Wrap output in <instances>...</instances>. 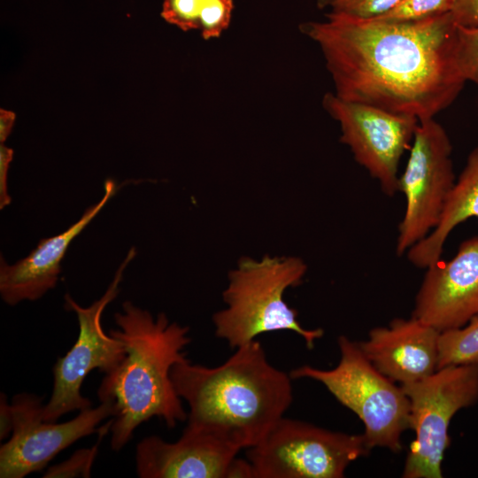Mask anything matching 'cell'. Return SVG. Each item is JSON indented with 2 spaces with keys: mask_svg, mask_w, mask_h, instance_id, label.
<instances>
[{
  "mask_svg": "<svg viewBox=\"0 0 478 478\" xmlns=\"http://www.w3.org/2000/svg\"><path fill=\"white\" fill-rule=\"evenodd\" d=\"M239 449L204 431L185 428L174 443L150 436L136 445L141 478H230Z\"/></svg>",
  "mask_w": 478,
  "mask_h": 478,
  "instance_id": "obj_13",
  "label": "cell"
},
{
  "mask_svg": "<svg viewBox=\"0 0 478 478\" xmlns=\"http://www.w3.org/2000/svg\"><path fill=\"white\" fill-rule=\"evenodd\" d=\"M456 62L466 81L478 86V26L456 28Z\"/></svg>",
  "mask_w": 478,
  "mask_h": 478,
  "instance_id": "obj_20",
  "label": "cell"
},
{
  "mask_svg": "<svg viewBox=\"0 0 478 478\" xmlns=\"http://www.w3.org/2000/svg\"><path fill=\"white\" fill-rule=\"evenodd\" d=\"M11 438L0 447V477L23 478L42 470L61 451L79 439L99 432L98 425L115 414L112 401L80 411L66 422L42 420V397L21 393L11 403Z\"/></svg>",
  "mask_w": 478,
  "mask_h": 478,
  "instance_id": "obj_11",
  "label": "cell"
},
{
  "mask_svg": "<svg viewBox=\"0 0 478 478\" xmlns=\"http://www.w3.org/2000/svg\"><path fill=\"white\" fill-rule=\"evenodd\" d=\"M16 115L13 112L5 109L0 110V143L6 141L12 129Z\"/></svg>",
  "mask_w": 478,
  "mask_h": 478,
  "instance_id": "obj_27",
  "label": "cell"
},
{
  "mask_svg": "<svg viewBox=\"0 0 478 478\" xmlns=\"http://www.w3.org/2000/svg\"><path fill=\"white\" fill-rule=\"evenodd\" d=\"M401 0H316L319 9L328 10V13L370 19L379 18Z\"/></svg>",
  "mask_w": 478,
  "mask_h": 478,
  "instance_id": "obj_18",
  "label": "cell"
},
{
  "mask_svg": "<svg viewBox=\"0 0 478 478\" xmlns=\"http://www.w3.org/2000/svg\"><path fill=\"white\" fill-rule=\"evenodd\" d=\"M104 189L101 200L88 207L78 221L59 235L42 239L26 258L9 265L1 256L0 294L7 305L37 300L55 288L69 244L113 197L116 184L108 180Z\"/></svg>",
  "mask_w": 478,
  "mask_h": 478,
  "instance_id": "obj_15",
  "label": "cell"
},
{
  "mask_svg": "<svg viewBox=\"0 0 478 478\" xmlns=\"http://www.w3.org/2000/svg\"><path fill=\"white\" fill-rule=\"evenodd\" d=\"M451 365L478 366V316L460 328L441 332L437 369Z\"/></svg>",
  "mask_w": 478,
  "mask_h": 478,
  "instance_id": "obj_17",
  "label": "cell"
},
{
  "mask_svg": "<svg viewBox=\"0 0 478 478\" xmlns=\"http://www.w3.org/2000/svg\"><path fill=\"white\" fill-rule=\"evenodd\" d=\"M412 316L440 332L478 316V236L464 240L450 260L426 268Z\"/></svg>",
  "mask_w": 478,
  "mask_h": 478,
  "instance_id": "obj_12",
  "label": "cell"
},
{
  "mask_svg": "<svg viewBox=\"0 0 478 478\" xmlns=\"http://www.w3.org/2000/svg\"><path fill=\"white\" fill-rule=\"evenodd\" d=\"M307 266L297 257L242 258L228 274L223 291L227 307L214 313L215 335L231 348L241 347L261 334L291 330L308 349L321 338V328H304L297 312L285 302V291L302 282Z\"/></svg>",
  "mask_w": 478,
  "mask_h": 478,
  "instance_id": "obj_4",
  "label": "cell"
},
{
  "mask_svg": "<svg viewBox=\"0 0 478 478\" xmlns=\"http://www.w3.org/2000/svg\"><path fill=\"white\" fill-rule=\"evenodd\" d=\"M135 256V249L131 248L104 294L89 307L79 305L69 294L65 296L66 309L77 315L79 335L72 348L53 366V389L42 407L43 420L55 422L68 412L91 407V401L81 393L85 377L96 368L107 374L125 358L124 344L104 332L101 320L107 305L118 296L124 270Z\"/></svg>",
  "mask_w": 478,
  "mask_h": 478,
  "instance_id": "obj_8",
  "label": "cell"
},
{
  "mask_svg": "<svg viewBox=\"0 0 478 478\" xmlns=\"http://www.w3.org/2000/svg\"><path fill=\"white\" fill-rule=\"evenodd\" d=\"M340 360L329 370L311 366L294 368L292 379L308 378L322 383L343 405L363 422L367 447L402 450V434L410 428V404L400 386L368 360L358 342L340 335Z\"/></svg>",
  "mask_w": 478,
  "mask_h": 478,
  "instance_id": "obj_5",
  "label": "cell"
},
{
  "mask_svg": "<svg viewBox=\"0 0 478 478\" xmlns=\"http://www.w3.org/2000/svg\"><path fill=\"white\" fill-rule=\"evenodd\" d=\"M171 379L189 405L186 428L211 434L240 451L258 445L293 397L292 378L269 363L256 340L236 348L215 367L189 359L179 362Z\"/></svg>",
  "mask_w": 478,
  "mask_h": 478,
  "instance_id": "obj_2",
  "label": "cell"
},
{
  "mask_svg": "<svg viewBox=\"0 0 478 478\" xmlns=\"http://www.w3.org/2000/svg\"><path fill=\"white\" fill-rule=\"evenodd\" d=\"M322 105L339 123L340 141L378 181L382 192L389 197L398 192L399 163L405 151L411 148L419 120L348 101L335 93H326Z\"/></svg>",
  "mask_w": 478,
  "mask_h": 478,
  "instance_id": "obj_10",
  "label": "cell"
},
{
  "mask_svg": "<svg viewBox=\"0 0 478 478\" xmlns=\"http://www.w3.org/2000/svg\"><path fill=\"white\" fill-rule=\"evenodd\" d=\"M12 430V411L4 394L0 397V438L4 440Z\"/></svg>",
  "mask_w": 478,
  "mask_h": 478,
  "instance_id": "obj_26",
  "label": "cell"
},
{
  "mask_svg": "<svg viewBox=\"0 0 478 478\" xmlns=\"http://www.w3.org/2000/svg\"><path fill=\"white\" fill-rule=\"evenodd\" d=\"M104 437V436H103ZM101 437L100 440L103 438ZM99 440V441H100ZM99 441L90 448L76 451L66 460L50 466L44 478L90 477L91 469L98 452Z\"/></svg>",
  "mask_w": 478,
  "mask_h": 478,
  "instance_id": "obj_23",
  "label": "cell"
},
{
  "mask_svg": "<svg viewBox=\"0 0 478 478\" xmlns=\"http://www.w3.org/2000/svg\"><path fill=\"white\" fill-rule=\"evenodd\" d=\"M451 152L448 134L435 118L419 121L398 180L405 211L398 226L397 255L407 252L437 226L456 181Z\"/></svg>",
  "mask_w": 478,
  "mask_h": 478,
  "instance_id": "obj_9",
  "label": "cell"
},
{
  "mask_svg": "<svg viewBox=\"0 0 478 478\" xmlns=\"http://www.w3.org/2000/svg\"><path fill=\"white\" fill-rule=\"evenodd\" d=\"M451 13L419 21L327 13L300 25L320 49L339 97L419 121L449 107L466 82Z\"/></svg>",
  "mask_w": 478,
  "mask_h": 478,
  "instance_id": "obj_1",
  "label": "cell"
},
{
  "mask_svg": "<svg viewBox=\"0 0 478 478\" xmlns=\"http://www.w3.org/2000/svg\"><path fill=\"white\" fill-rule=\"evenodd\" d=\"M13 157V150L4 144L0 145V208L11 204L12 198L8 194L7 174Z\"/></svg>",
  "mask_w": 478,
  "mask_h": 478,
  "instance_id": "obj_25",
  "label": "cell"
},
{
  "mask_svg": "<svg viewBox=\"0 0 478 478\" xmlns=\"http://www.w3.org/2000/svg\"><path fill=\"white\" fill-rule=\"evenodd\" d=\"M371 450L363 434L331 431L282 417L248 449L254 478H342L348 466Z\"/></svg>",
  "mask_w": 478,
  "mask_h": 478,
  "instance_id": "obj_7",
  "label": "cell"
},
{
  "mask_svg": "<svg viewBox=\"0 0 478 478\" xmlns=\"http://www.w3.org/2000/svg\"><path fill=\"white\" fill-rule=\"evenodd\" d=\"M205 0H163L162 19L188 32L198 29L199 15Z\"/></svg>",
  "mask_w": 478,
  "mask_h": 478,
  "instance_id": "obj_22",
  "label": "cell"
},
{
  "mask_svg": "<svg viewBox=\"0 0 478 478\" xmlns=\"http://www.w3.org/2000/svg\"><path fill=\"white\" fill-rule=\"evenodd\" d=\"M234 0H205L199 15L198 30L204 40L220 37L231 22Z\"/></svg>",
  "mask_w": 478,
  "mask_h": 478,
  "instance_id": "obj_21",
  "label": "cell"
},
{
  "mask_svg": "<svg viewBox=\"0 0 478 478\" xmlns=\"http://www.w3.org/2000/svg\"><path fill=\"white\" fill-rule=\"evenodd\" d=\"M455 0H401L378 19L389 21H419L451 12Z\"/></svg>",
  "mask_w": 478,
  "mask_h": 478,
  "instance_id": "obj_19",
  "label": "cell"
},
{
  "mask_svg": "<svg viewBox=\"0 0 478 478\" xmlns=\"http://www.w3.org/2000/svg\"><path fill=\"white\" fill-rule=\"evenodd\" d=\"M118 329L110 334L124 344L126 356L105 374L97 390L101 401H112L115 414L111 425V447L120 451L135 429L150 418L162 419L168 428L188 418L172 379L173 366L187 359L189 327L170 322L163 312L154 318L130 301L114 314Z\"/></svg>",
  "mask_w": 478,
  "mask_h": 478,
  "instance_id": "obj_3",
  "label": "cell"
},
{
  "mask_svg": "<svg viewBox=\"0 0 478 478\" xmlns=\"http://www.w3.org/2000/svg\"><path fill=\"white\" fill-rule=\"evenodd\" d=\"M410 404V446L402 476L441 478L451 444L449 426L461 409L478 402V366L451 365L417 382L400 385Z\"/></svg>",
  "mask_w": 478,
  "mask_h": 478,
  "instance_id": "obj_6",
  "label": "cell"
},
{
  "mask_svg": "<svg viewBox=\"0 0 478 478\" xmlns=\"http://www.w3.org/2000/svg\"><path fill=\"white\" fill-rule=\"evenodd\" d=\"M478 218V146L469 153L456 179L435 229L408 250V260L418 268H428L441 259L444 243L460 223Z\"/></svg>",
  "mask_w": 478,
  "mask_h": 478,
  "instance_id": "obj_16",
  "label": "cell"
},
{
  "mask_svg": "<svg viewBox=\"0 0 478 478\" xmlns=\"http://www.w3.org/2000/svg\"><path fill=\"white\" fill-rule=\"evenodd\" d=\"M440 334L412 315L396 318L388 327L374 328L367 339L358 343L374 367L402 385L420 381L437 369Z\"/></svg>",
  "mask_w": 478,
  "mask_h": 478,
  "instance_id": "obj_14",
  "label": "cell"
},
{
  "mask_svg": "<svg viewBox=\"0 0 478 478\" xmlns=\"http://www.w3.org/2000/svg\"><path fill=\"white\" fill-rule=\"evenodd\" d=\"M451 13L456 25L476 27L478 26V0H455Z\"/></svg>",
  "mask_w": 478,
  "mask_h": 478,
  "instance_id": "obj_24",
  "label": "cell"
}]
</instances>
